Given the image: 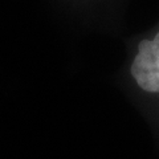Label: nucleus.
<instances>
[{
    "instance_id": "nucleus-1",
    "label": "nucleus",
    "mask_w": 159,
    "mask_h": 159,
    "mask_svg": "<svg viewBox=\"0 0 159 159\" xmlns=\"http://www.w3.org/2000/svg\"><path fill=\"white\" fill-rule=\"evenodd\" d=\"M119 81L159 131V23L127 43Z\"/></svg>"
},
{
    "instance_id": "nucleus-2",
    "label": "nucleus",
    "mask_w": 159,
    "mask_h": 159,
    "mask_svg": "<svg viewBox=\"0 0 159 159\" xmlns=\"http://www.w3.org/2000/svg\"><path fill=\"white\" fill-rule=\"evenodd\" d=\"M84 2H88L89 4H97V3H103L106 0H84Z\"/></svg>"
}]
</instances>
